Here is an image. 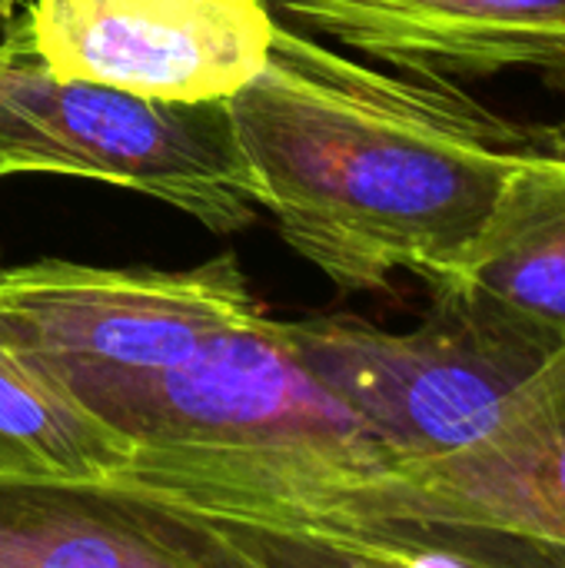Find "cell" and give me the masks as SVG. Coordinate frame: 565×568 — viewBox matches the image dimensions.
I'll return each instance as SVG.
<instances>
[{
  "instance_id": "7",
  "label": "cell",
  "mask_w": 565,
  "mask_h": 568,
  "mask_svg": "<svg viewBox=\"0 0 565 568\" xmlns=\"http://www.w3.org/2000/svg\"><path fill=\"white\" fill-rule=\"evenodd\" d=\"M296 566L273 536L213 519L123 476L0 466V568Z\"/></svg>"
},
{
  "instance_id": "10",
  "label": "cell",
  "mask_w": 565,
  "mask_h": 568,
  "mask_svg": "<svg viewBox=\"0 0 565 568\" xmlns=\"http://www.w3.org/2000/svg\"><path fill=\"white\" fill-rule=\"evenodd\" d=\"M546 353L565 346V123L503 183L480 233L430 286Z\"/></svg>"
},
{
  "instance_id": "2",
  "label": "cell",
  "mask_w": 565,
  "mask_h": 568,
  "mask_svg": "<svg viewBox=\"0 0 565 568\" xmlns=\"http://www.w3.org/2000/svg\"><path fill=\"white\" fill-rule=\"evenodd\" d=\"M80 406L130 446L123 479L266 532L296 566H473L406 519L390 456L263 306L180 366Z\"/></svg>"
},
{
  "instance_id": "5",
  "label": "cell",
  "mask_w": 565,
  "mask_h": 568,
  "mask_svg": "<svg viewBox=\"0 0 565 568\" xmlns=\"http://www.w3.org/2000/svg\"><path fill=\"white\" fill-rule=\"evenodd\" d=\"M260 306L233 253L193 270L0 263V323L77 403L180 366Z\"/></svg>"
},
{
  "instance_id": "1",
  "label": "cell",
  "mask_w": 565,
  "mask_h": 568,
  "mask_svg": "<svg viewBox=\"0 0 565 568\" xmlns=\"http://www.w3.org/2000/svg\"><path fill=\"white\" fill-rule=\"evenodd\" d=\"M260 206L343 293L460 260L506 176L549 140L443 73L380 70L276 20L263 70L230 100Z\"/></svg>"
},
{
  "instance_id": "9",
  "label": "cell",
  "mask_w": 565,
  "mask_h": 568,
  "mask_svg": "<svg viewBox=\"0 0 565 568\" xmlns=\"http://www.w3.org/2000/svg\"><path fill=\"white\" fill-rule=\"evenodd\" d=\"M276 17L396 70H565V0H263Z\"/></svg>"
},
{
  "instance_id": "11",
  "label": "cell",
  "mask_w": 565,
  "mask_h": 568,
  "mask_svg": "<svg viewBox=\"0 0 565 568\" xmlns=\"http://www.w3.org/2000/svg\"><path fill=\"white\" fill-rule=\"evenodd\" d=\"M20 3H23V0H0V33H3L7 23L13 20V13L20 10Z\"/></svg>"
},
{
  "instance_id": "8",
  "label": "cell",
  "mask_w": 565,
  "mask_h": 568,
  "mask_svg": "<svg viewBox=\"0 0 565 568\" xmlns=\"http://www.w3.org/2000/svg\"><path fill=\"white\" fill-rule=\"evenodd\" d=\"M420 529L565 556V346L463 453L400 483Z\"/></svg>"
},
{
  "instance_id": "4",
  "label": "cell",
  "mask_w": 565,
  "mask_h": 568,
  "mask_svg": "<svg viewBox=\"0 0 565 568\" xmlns=\"http://www.w3.org/2000/svg\"><path fill=\"white\" fill-rule=\"evenodd\" d=\"M276 326L293 359L373 433L400 483L486 436L553 356L446 293H433L426 320L410 333L346 313Z\"/></svg>"
},
{
  "instance_id": "6",
  "label": "cell",
  "mask_w": 565,
  "mask_h": 568,
  "mask_svg": "<svg viewBox=\"0 0 565 568\" xmlns=\"http://www.w3.org/2000/svg\"><path fill=\"white\" fill-rule=\"evenodd\" d=\"M17 20L57 80L230 100L263 70L280 17L263 0H30Z\"/></svg>"
},
{
  "instance_id": "3",
  "label": "cell",
  "mask_w": 565,
  "mask_h": 568,
  "mask_svg": "<svg viewBox=\"0 0 565 568\" xmlns=\"http://www.w3.org/2000/svg\"><path fill=\"white\" fill-rule=\"evenodd\" d=\"M13 173L117 183L213 233H240L263 210L226 100L57 80L30 50L17 13L0 33V180Z\"/></svg>"
}]
</instances>
